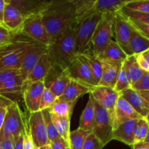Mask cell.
<instances>
[{
  "instance_id": "8",
  "label": "cell",
  "mask_w": 149,
  "mask_h": 149,
  "mask_svg": "<svg viewBox=\"0 0 149 149\" xmlns=\"http://www.w3.org/2000/svg\"><path fill=\"white\" fill-rule=\"evenodd\" d=\"M95 119L92 132L105 146L112 141V133L113 130L112 118L110 113L95 103Z\"/></svg>"
},
{
  "instance_id": "52",
  "label": "cell",
  "mask_w": 149,
  "mask_h": 149,
  "mask_svg": "<svg viewBox=\"0 0 149 149\" xmlns=\"http://www.w3.org/2000/svg\"><path fill=\"white\" fill-rule=\"evenodd\" d=\"M132 149H149V144L145 142H140L135 143L132 146Z\"/></svg>"
},
{
  "instance_id": "15",
  "label": "cell",
  "mask_w": 149,
  "mask_h": 149,
  "mask_svg": "<svg viewBox=\"0 0 149 149\" xmlns=\"http://www.w3.org/2000/svg\"><path fill=\"white\" fill-rule=\"evenodd\" d=\"M88 94L91 95L95 103L106 109L110 113L111 118L113 117V110L119 97V93L111 87L97 85L92 87Z\"/></svg>"
},
{
  "instance_id": "19",
  "label": "cell",
  "mask_w": 149,
  "mask_h": 149,
  "mask_svg": "<svg viewBox=\"0 0 149 149\" xmlns=\"http://www.w3.org/2000/svg\"><path fill=\"white\" fill-rule=\"evenodd\" d=\"M25 17L20 12L13 6L9 0H6V5L4 12V24L10 31L17 35L21 33L22 27L24 23Z\"/></svg>"
},
{
  "instance_id": "47",
  "label": "cell",
  "mask_w": 149,
  "mask_h": 149,
  "mask_svg": "<svg viewBox=\"0 0 149 149\" xmlns=\"http://www.w3.org/2000/svg\"><path fill=\"white\" fill-rule=\"evenodd\" d=\"M14 138H7L0 141V149H13Z\"/></svg>"
},
{
  "instance_id": "5",
  "label": "cell",
  "mask_w": 149,
  "mask_h": 149,
  "mask_svg": "<svg viewBox=\"0 0 149 149\" xmlns=\"http://www.w3.org/2000/svg\"><path fill=\"white\" fill-rule=\"evenodd\" d=\"M24 80L20 70L0 71V94L13 102L23 98Z\"/></svg>"
},
{
  "instance_id": "10",
  "label": "cell",
  "mask_w": 149,
  "mask_h": 149,
  "mask_svg": "<svg viewBox=\"0 0 149 149\" xmlns=\"http://www.w3.org/2000/svg\"><path fill=\"white\" fill-rule=\"evenodd\" d=\"M21 33L47 47L51 43L49 36L42 21V14L26 17L22 27Z\"/></svg>"
},
{
  "instance_id": "11",
  "label": "cell",
  "mask_w": 149,
  "mask_h": 149,
  "mask_svg": "<svg viewBox=\"0 0 149 149\" xmlns=\"http://www.w3.org/2000/svg\"><path fill=\"white\" fill-rule=\"evenodd\" d=\"M70 79L71 78L67 68H61L58 65H52L44 79L43 82L45 88L49 89L58 98L63 95Z\"/></svg>"
},
{
  "instance_id": "2",
  "label": "cell",
  "mask_w": 149,
  "mask_h": 149,
  "mask_svg": "<svg viewBox=\"0 0 149 149\" xmlns=\"http://www.w3.org/2000/svg\"><path fill=\"white\" fill-rule=\"evenodd\" d=\"M47 54L52 65L67 68L77 53L75 50V31L70 26L54 39L47 47Z\"/></svg>"
},
{
  "instance_id": "7",
  "label": "cell",
  "mask_w": 149,
  "mask_h": 149,
  "mask_svg": "<svg viewBox=\"0 0 149 149\" xmlns=\"http://www.w3.org/2000/svg\"><path fill=\"white\" fill-rule=\"evenodd\" d=\"M103 15L95 13L74 26L76 53L81 52L90 43Z\"/></svg>"
},
{
  "instance_id": "20",
  "label": "cell",
  "mask_w": 149,
  "mask_h": 149,
  "mask_svg": "<svg viewBox=\"0 0 149 149\" xmlns=\"http://www.w3.org/2000/svg\"><path fill=\"white\" fill-rule=\"evenodd\" d=\"M97 56L101 62L122 64L127 59L128 55L116 43V41L113 39L109 42L103 52H100Z\"/></svg>"
},
{
  "instance_id": "45",
  "label": "cell",
  "mask_w": 149,
  "mask_h": 149,
  "mask_svg": "<svg viewBox=\"0 0 149 149\" xmlns=\"http://www.w3.org/2000/svg\"><path fill=\"white\" fill-rule=\"evenodd\" d=\"M50 149H66L68 147V144L65 140L61 137H59L57 140L49 143Z\"/></svg>"
},
{
  "instance_id": "1",
  "label": "cell",
  "mask_w": 149,
  "mask_h": 149,
  "mask_svg": "<svg viewBox=\"0 0 149 149\" xmlns=\"http://www.w3.org/2000/svg\"><path fill=\"white\" fill-rule=\"evenodd\" d=\"M42 21L52 42L75 21V5L73 0H52L42 13Z\"/></svg>"
},
{
  "instance_id": "14",
  "label": "cell",
  "mask_w": 149,
  "mask_h": 149,
  "mask_svg": "<svg viewBox=\"0 0 149 149\" xmlns=\"http://www.w3.org/2000/svg\"><path fill=\"white\" fill-rule=\"evenodd\" d=\"M132 33V26L127 18L118 11L115 13L113 20V33L115 41L121 47L125 53L130 56L129 42Z\"/></svg>"
},
{
  "instance_id": "25",
  "label": "cell",
  "mask_w": 149,
  "mask_h": 149,
  "mask_svg": "<svg viewBox=\"0 0 149 149\" xmlns=\"http://www.w3.org/2000/svg\"><path fill=\"white\" fill-rule=\"evenodd\" d=\"M84 59L91 69L95 78L99 82L102 74V62L97 54L93 50L90 45H87L81 52L77 53Z\"/></svg>"
},
{
  "instance_id": "18",
  "label": "cell",
  "mask_w": 149,
  "mask_h": 149,
  "mask_svg": "<svg viewBox=\"0 0 149 149\" xmlns=\"http://www.w3.org/2000/svg\"><path fill=\"white\" fill-rule=\"evenodd\" d=\"M25 17L35 15H42L47 9L51 1L47 0H9Z\"/></svg>"
},
{
  "instance_id": "36",
  "label": "cell",
  "mask_w": 149,
  "mask_h": 149,
  "mask_svg": "<svg viewBox=\"0 0 149 149\" xmlns=\"http://www.w3.org/2000/svg\"><path fill=\"white\" fill-rule=\"evenodd\" d=\"M124 7L134 11L149 13V0H128Z\"/></svg>"
},
{
  "instance_id": "49",
  "label": "cell",
  "mask_w": 149,
  "mask_h": 149,
  "mask_svg": "<svg viewBox=\"0 0 149 149\" xmlns=\"http://www.w3.org/2000/svg\"><path fill=\"white\" fill-rule=\"evenodd\" d=\"M6 5V0H0V25L3 24L4 22V12Z\"/></svg>"
},
{
  "instance_id": "56",
  "label": "cell",
  "mask_w": 149,
  "mask_h": 149,
  "mask_svg": "<svg viewBox=\"0 0 149 149\" xmlns=\"http://www.w3.org/2000/svg\"><path fill=\"white\" fill-rule=\"evenodd\" d=\"M146 120L148 121V125H149V113H148V114L147 115V116H146Z\"/></svg>"
},
{
  "instance_id": "58",
  "label": "cell",
  "mask_w": 149,
  "mask_h": 149,
  "mask_svg": "<svg viewBox=\"0 0 149 149\" xmlns=\"http://www.w3.org/2000/svg\"><path fill=\"white\" fill-rule=\"evenodd\" d=\"M66 149H70V148H69V147H68V148H67Z\"/></svg>"
},
{
  "instance_id": "50",
  "label": "cell",
  "mask_w": 149,
  "mask_h": 149,
  "mask_svg": "<svg viewBox=\"0 0 149 149\" xmlns=\"http://www.w3.org/2000/svg\"><path fill=\"white\" fill-rule=\"evenodd\" d=\"M13 103H14V102L12 101L11 100L7 98L6 97H4V96L1 95L0 94V106L8 107L9 106L12 105Z\"/></svg>"
},
{
  "instance_id": "42",
  "label": "cell",
  "mask_w": 149,
  "mask_h": 149,
  "mask_svg": "<svg viewBox=\"0 0 149 149\" xmlns=\"http://www.w3.org/2000/svg\"><path fill=\"white\" fill-rule=\"evenodd\" d=\"M131 88L136 91H148L149 90V71L145 72L142 77L137 82L131 86Z\"/></svg>"
},
{
  "instance_id": "17",
  "label": "cell",
  "mask_w": 149,
  "mask_h": 149,
  "mask_svg": "<svg viewBox=\"0 0 149 149\" xmlns=\"http://www.w3.org/2000/svg\"><path fill=\"white\" fill-rule=\"evenodd\" d=\"M143 118L130 105V103L119 95L113 110L112 122L113 130L125 122L130 120H137Z\"/></svg>"
},
{
  "instance_id": "35",
  "label": "cell",
  "mask_w": 149,
  "mask_h": 149,
  "mask_svg": "<svg viewBox=\"0 0 149 149\" xmlns=\"http://www.w3.org/2000/svg\"><path fill=\"white\" fill-rule=\"evenodd\" d=\"M149 130V125L146 118L137 119L134 127L135 143L144 141Z\"/></svg>"
},
{
  "instance_id": "59",
  "label": "cell",
  "mask_w": 149,
  "mask_h": 149,
  "mask_svg": "<svg viewBox=\"0 0 149 149\" xmlns=\"http://www.w3.org/2000/svg\"><path fill=\"white\" fill-rule=\"evenodd\" d=\"M0 47H1V46H0Z\"/></svg>"
},
{
  "instance_id": "12",
  "label": "cell",
  "mask_w": 149,
  "mask_h": 149,
  "mask_svg": "<svg viewBox=\"0 0 149 149\" xmlns=\"http://www.w3.org/2000/svg\"><path fill=\"white\" fill-rule=\"evenodd\" d=\"M47 47L42 45L39 42L31 39L26 47V52L23 56V61H22L21 68H20V73L22 77L25 81L28 78V76L30 74L31 71L33 68L39 58L47 53Z\"/></svg>"
},
{
  "instance_id": "53",
  "label": "cell",
  "mask_w": 149,
  "mask_h": 149,
  "mask_svg": "<svg viewBox=\"0 0 149 149\" xmlns=\"http://www.w3.org/2000/svg\"><path fill=\"white\" fill-rule=\"evenodd\" d=\"M139 94L141 95V97H143V99L144 100V101L146 102V103L148 106V108L149 109V90L148 91H140L138 92Z\"/></svg>"
},
{
  "instance_id": "44",
  "label": "cell",
  "mask_w": 149,
  "mask_h": 149,
  "mask_svg": "<svg viewBox=\"0 0 149 149\" xmlns=\"http://www.w3.org/2000/svg\"><path fill=\"white\" fill-rule=\"evenodd\" d=\"M23 149H33V147L35 146L34 143L33 142L31 136L30 132H29V125H28V121L27 125H26V127H25L24 131L23 132Z\"/></svg>"
},
{
  "instance_id": "3",
  "label": "cell",
  "mask_w": 149,
  "mask_h": 149,
  "mask_svg": "<svg viewBox=\"0 0 149 149\" xmlns=\"http://www.w3.org/2000/svg\"><path fill=\"white\" fill-rule=\"evenodd\" d=\"M31 39L20 33L10 43L0 47V71L20 70L26 47Z\"/></svg>"
},
{
  "instance_id": "23",
  "label": "cell",
  "mask_w": 149,
  "mask_h": 149,
  "mask_svg": "<svg viewBox=\"0 0 149 149\" xmlns=\"http://www.w3.org/2000/svg\"><path fill=\"white\" fill-rule=\"evenodd\" d=\"M51 67H52V63L48 58L47 54H44L32 68L24 84L26 83L43 81L44 79L48 74Z\"/></svg>"
},
{
  "instance_id": "57",
  "label": "cell",
  "mask_w": 149,
  "mask_h": 149,
  "mask_svg": "<svg viewBox=\"0 0 149 149\" xmlns=\"http://www.w3.org/2000/svg\"><path fill=\"white\" fill-rule=\"evenodd\" d=\"M33 149H39V147L34 146V147H33Z\"/></svg>"
},
{
  "instance_id": "38",
  "label": "cell",
  "mask_w": 149,
  "mask_h": 149,
  "mask_svg": "<svg viewBox=\"0 0 149 149\" xmlns=\"http://www.w3.org/2000/svg\"><path fill=\"white\" fill-rule=\"evenodd\" d=\"M119 11L126 17L135 19L138 21L149 25V13H140V12L134 11V10H131L130 9L126 8L125 7H122Z\"/></svg>"
},
{
  "instance_id": "33",
  "label": "cell",
  "mask_w": 149,
  "mask_h": 149,
  "mask_svg": "<svg viewBox=\"0 0 149 149\" xmlns=\"http://www.w3.org/2000/svg\"><path fill=\"white\" fill-rule=\"evenodd\" d=\"M91 132L77 128L70 132L68 139V147L70 149H82L85 140Z\"/></svg>"
},
{
  "instance_id": "21",
  "label": "cell",
  "mask_w": 149,
  "mask_h": 149,
  "mask_svg": "<svg viewBox=\"0 0 149 149\" xmlns=\"http://www.w3.org/2000/svg\"><path fill=\"white\" fill-rule=\"evenodd\" d=\"M119 95L130 103L137 113H139L142 117H146L149 113V109L146 102L138 91L129 87L121 92Z\"/></svg>"
},
{
  "instance_id": "13",
  "label": "cell",
  "mask_w": 149,
  "mask_h": 149,
  "mask_svg": "<svg viewBox=\"0 0 149 149\" xmlns=\"http://www.w3.org/2000/svg\"><path fill=\"white\" fill-rule=\"evenodd\" d=\"M27 121L29 132L35 146L40 148L49 145L42 111L29 113Z\"/></svg>"
},
{
  "instance_id": "29",
  "label": "cell",
  "mask_w": 149,
  "mask_h": 149,
  "mask_svg": "<svg viewBox=\"0 0 149 149\" xmlns=\"http://www.w3.org/2000/svg\"><path fill=\"white\" fill-rule=\"evenodd\" d=\"M122 67L126 72L130 86L135 84L143 76L145 72L137 63L135 55H130L122 63Z\"/></svg>"
},
{
  "instance_id": "16",
  "label": "cell",
  "mask_w": 149,
  "mask_h": 149,
  "mask_svg": "<svg viewBox=\"0 0 149 149\" xmlns=\"http://www.w3.org/2000/svg\"><path fill=\"white\" fill-rule=\"evenodd\" d=\"M45 89L43 81L26 83L23 86V100L29 113L39 111L41 97Z\"/></svg>"
},
{
  "instance_id": "34",
  "label": "cell",
  "mask_w": 149,
  "mask_h": 149,
  "mask_svg": "<svg viewBox=\"0 0 149 149\" xmlns=\"http://www.w3.org/2000/svg\"><path fill=\"white\" fill-rule=\"evenodd\" d=\"M42 115H43L44 122H45V128H46L47 135L48 141L49 143L53 142L54 141L58 139L59 137H61L58 134V131L55 129V127L52 122V119L50 116V113H49V109L42 110Z\"/></svg>"
},
{
  "instance_id": "30",
  "label": "cell",
  "mask_w": 149,
  "mask_h": 149,
  "mask_svg": "<svg viewBox=\"0 0 149 149\" xmlns=\"http://www.w3.org/2000/svg\"><path fill=\"white\" fill-rule=\"evenodd\" d=\"M149 49V40L143 36L132 26V33L129 42L130 55L141 54Z\"/></svg>"
},
{
  "instance_id": "55",
  "label": "cell",
  "mask_w": 149,
  "mask_h": 149,
  "mask_svg": "<svg viewBox=\"0 0 149 149\" xmlns=\"http://www.w3.org/2000/svg\"><path fill=\"white\" fill-rule=\"evenodd\" d=\"M143 142H145V143H146L149 144V130H148V134H147V135H146V138H145V140H144Z\"/></svg>"
},
{
  "instance_id": "37",
  "label": "cell",
  "mask_w": 149,
  "mask_h": 149,
  "mask_svg": "<svg viewBox=\"0 0 149 149\" xmlns=\"http://www.w3.org/2000/svg\"><path fill=\"white\" fill-rule=\"evenodd\" d=\"M58 99V97L47 88L44 89L42 93V97L40 100V105H39V111L48 109L52 106L54 102Z\"/></svg>"
},
{
  "instance_id": "46",
  "label": "cell",
  "mask_w": 149,
  "mask_h": 149,
  "mask_svg": "<svg viewBox=\"0 0 149 149\" xmlns=\"http://www.w3.org/2000/svg\"><path fill=\"white\" fill-rule=\"evenodd\" d=\"M135 59H136L137 63L138 64L140 68L144 71L148 72L149 71V65L146 61L145 58L142 56L141 54H138V55H135Z\"/></svg>"
},
{
  "instance_id": "28",
  "label": "cell",
  "mask_w": 149,
  "mask_h": 149,
  "mask_svg": "<svg viewBox=\"0 0 149 149\" xmlns=\"http://www.w3.org/2000/svg\"><path fill=\"white\" fill-rule=\"evenodd\" d=\"M128 0H95L93 11L95 13L105 15L119 11Z\"/></svg>"
},
{
  "instance_id": "43",
  "label": "cell",
  "mask_w": 149,
  "mask_h": 149,
  "mask_svg": "<svg viewBox=\"0 0 149 149\" xmlns=\"http://www.w3.org/2000/svg\"><path fill=\"white\" fill-rule=\"evenodd\" d=\"M15 36L16 35L10 31L7 28L0 25V46L10 43Z\"/></svg>"
},
{
  "instance_id": "54",
  "label": "cell",
  "mask_w": 149,
  "mask_h": 149,
  "mask_svg": "<svg viewBox=\"0 0 149 149\" xmlns=\"http://www.w3.org/2000/svg\"><path fill=\"white\" fill-rule=\"evenodd\" d=\"M141 55H142V56L145 58V60L147 61V63H148V64L149 65V49L146 50L145 52H143V53H141Z\"/></svg>"
},
{
  "instance_id": "48",
  "label": "cell",
  "mask_w": 149,
  "mask_h": 149,
  "mask_svg": "<svg viewBox=\"0 0 149 149\" xmlns=\"http://www.w3.org/2000/svg\"><path fill=\"white\" fill-rule=\"evenodd\" d=\"M23 133L20 134L17 137L14 138V146L13 149H23Z\"/></svg>"
},
{
  "instance_id": "9",
  "label": "cell",
  "mask_w": 149,
  "mask_h": 149,
  "mask_svg": "<svg viewBox=\"0 0 149 149\" xmlns=\"http://www.w3.org/2000/svg\"><path fill=\"white\" fill-rule=\"evenodd\" d=\"M70 78L90 87L98 85L91 69L81 56L77 54L67 67Z\"/></svg>"
},
{
  "instance_id": "4",
  "label": "cell",
  "mask_w": 149,
  "mask_h": 149,
  "mask_svg": "<svg viewBox=\"0 0 149 149\" xmlns=\"http://www.w3.org/2000/svg\"><path fill=\"white\" fill-rule=\"evenodd\" d=\"M27 125V118L20 109L18 103L14 102L7 108L5 117L0 130V141L15 138L23 133Z\"/></svg>"
},
{
  "instance_id": "40",
  "label": "cell",
  "mask_w": 149,
  "mask_h": 149,
  "mask_svg": "<svg viewBox=\"0 0 149 149\" xmlns=\"http://www.w3.org/2000/svg\"><path fill=\"white\" fill-rule=\"evenodd\" d=\"M126 17V16H125ZM127 18L128 21L130 23L131 26L137 31L139 32L143 36L149 40V25L146 24V23L140 22L138 20H135V19L130 18V17H126Z\"/></svg>"
},
{
  "instance_id": "32",
  "label": "cell",
  "mask_w": 149,
  "mask_h": 149,
  "mask_svg": "<svg viewBox=\"0 0 149 149\" xmlns=\"http://www.w3.org/2000/svg\"><path fill=\"white\" fill-rule=\"evenodd\" d=\"M50 116L59 135L61 138H63L65 142L68 144V139H69V135L71 132L70 131L71 118L61 117V116H55L52 113H50Z\"/></svg>"
},
{
  "instance_id": "51",
  "label": "cell",
  "mask_w": 149,
  "mask_h": 149,
  "mask_svg": "<svg viewBox=\"0 0 149 149\" xmlns=\"http://www.w3.org/2000/svg\"><path fill=\"white\" fill-rule=\"evenodd\" d=\"M7 108L6 106H0V130L2 126L3 122H4V117H5L6 112H7Z\"/></svg>"
},
{
  "instance_id": "22",
  "label": "cell",
  "mask_w": 149,
  "mask_h": 149,
  "mask_svg": "<svg viewBox=\"0 0 149 149\" xmlns=\"http://www.w3.org/2000/svg\"><path fill=\"white\" fill-rule=\"evenodd\" d=\"M136 120H130L118 126L113 130L112 140L120 141L126 145L132 147L135 144V127Z\"/></svg>"
},
{
  "instance_id": "41",
  "label": "cell",
  "mask_w": 149,
  "mask_h": 149,
  "mask_svg": "<svg viewBox=\"0 0 149 149\" xmlns=\"http://www.w3.org/2000/svg\"><path fill=\"white\" fill-rule=\"evenodd\" d=\"M103 143L91 132L86 138L82 149H103Z\"/></svg>"
},
{
  "instance_id": "26",
  "label": "cell",
  "mask_w": 149,
  "mask_h": 149,
  "mask_svg": "<svg viewBox=\"0 0 149 149\" xmlns=\"http://www.w3.org/2000/svg\"><path fill=\"white\" fill-rule=\"evenodd\" d=\"M90 91V87L71 79L63 95L58 98L70 102L77 101L79 97L89 93Z\"/></svg>"
},
{
  "instance_id": "31",
  "label": "cell",
  "mask_w": 149,
  "mask_h": 149,
  "mask_svg": "<svg viewBox=\"0 0 149 149\" xmlns=\"http://www.w3.org/2000/svg\"><path fill=\"white\" fill-rule=\"evenodd\" d=\"M77 102H70L58 98L49 109V113L61 117L71 118V115Z\"/></svg>"
},
{
  "instance_id": "6",
  "label": "cell",
  "mask_w": 149,
  "mask_h": 149,
  "mask_svg": "<svg viewBox=\"0 0 149 149\" xmlns=\"http://www.w3.org/2000/svg\"><path fill=\"white\" fill-rule=\"evenodd\" d=\"M115 13L103 15L89 43V45L97 55L103 52L109 42L113 40L114 37L113 20Z\"/></svg>"
},
{
  "instance_id": "39",
  "label": "cell",
  "mask_w": 149,
  "mask_h": 149,
  "mask_svg": "<svg viewBox=\"0 0 149 149\" xmlns=\"http://www.w3.org/2000/svg\"><path fill=\"white\" fill-rule=\"evenodd\" d=\"M129 87H131L130 84L129 79H128V77L127 76L126 72H125V69H124V68L122 65V68H121L119 74H118L116 84H115L114 88L113 89L118 93H120L121 92L129 88Z\"/></svg>"
},
{
  "instance_id": "27",
  "label": "cell",
  "mask_w": 149,
  "mask_h": 149,
  "mask_svg": "<svg viewBox=\"0 0 149 149\" xmlns=\"http://www.w3.org/2000/svg\"><path fill=\"white\" fill-rule=\"evenodd\" d=\"M95 119V100L92 95L89 94V99L86 107L81 113L79 119V127L81 130L92 132Z\"/></svg>"
},
{
  "instance_id": "24",
  "label": "cell",
  "mask_w": 149,
  "mask_h": 149,
  "mask_svg": "<svg viewBox=\"0 0 149 149\" xmlns=\"http://www.w3.org/2000/svg\"><path fill=\"white\" fill-rule=\"evenodd\" d=\"M122 65V63L116 64L102 62V74L98 85L114 88L116 79Z\"/></svg>"
}]
</instances>
